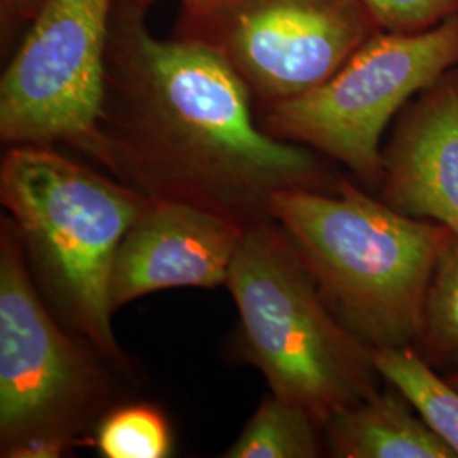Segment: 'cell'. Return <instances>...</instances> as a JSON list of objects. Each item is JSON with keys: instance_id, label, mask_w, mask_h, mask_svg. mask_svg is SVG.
Returning <instances> with one entry per match:
<instances>
[{"instance_id": "cell-1", "label": "cell", "mask_w": 458, "mask_h": 458, "mask_svg": "<svg viewBox=\"0 0 458 458\" xmlns=\"http://www.w3.org/2000/svg\"><path fill=\"white\" fill-rule=\"evenodd\" d=\"M243 79L213 47L149 31L147 9L117 2L100 130L117 181L250 228L284 191H335L342 179L311 148L265 131Z\"/></svg>"}, {"instance_id": "cell-2", "label": "cell", "mask_w": 458, "mask_h": 458, "mask_svg": "<svg viewBox=\"0 0 458 458\" xmlns=\"http://www.w3.org/2000/svg\"><path fill=\"white\" fill-rule=\"evenodd\" d=\"M270 216L327 308L361 344L372 350L412 346L450 229L399 213L344 177L327 192H278Z\"/></svg>"}, {"instance_id": "cell-3", "label": "cell", "mask_w": 458, "mask_h": 458, "mask_svg": "<svg viewBox=\"0 0 458 458\" xmlns=\"http://www.w3.org/2000/svg\"><path fill=\"white\" fill-rule=\"evenodd\" d=\"M11 214L51 310L106 360L128 369L113 329L111 276L149 197L51 147H11L0 165Z\"/></svg>"}, {"instance_id": "cell-4", "label": "cell", "mask_w": 458, "mask_h": 458, "mask_svg": "<svg viewBox=\"0 0 458 458\" xmlns=\"http://www.w3.org/2000/svg\"><path fill=\"white\" fill-rule=\"evenodd\" d=\"M226 287L240 312L242 355L270 393L302 408L321 429L386 384L372 348L327 308L276 219L246 228Z\"/></svg>"}, {"instance_id": "cell-5", "label": "cell", "mask_w": 458, "mask_h": 458, "mask_svg": "<svg viewBox=\"0 0 458 458\" xmlns=\"http://www.w3.org/2000/svg\"><path fill=\"white\" fill-rule=\"evenodd\" d=\"M13 219L0 242L2 457L56 458L77 442L111 395V380L87 342L51 316Z\"/></svg>"}, {"instance_id": "cell-6", "label": "cell", "mask_w": 458, "mask_h": 458, "mask_svg": "<svg viewBox=\"0 0 458 458\" xmlns=\"http://www.w3.org/2000/svg\"><path fill=\"white\" fill-rule=\"evenodd\" d=\"M455 68L458 14L425 31H378L327 82L263 107L259 121L276 138L311 148L367 187H378L387 126Z\"/></svg>"}, {"instance_id": "cell-7", "label": "cell", "mask_w": 458, "mask_h": 458, "mask_svg": "<svg viewBox=\"0 0 458 458\" xmlns=\"http://www.w3.org/2000/svg\"><path fill=\"white\" fill-rule=\"evenodd\" d=\"M117 0H47L0 81V140L66 145L106 165L100 130Z\"/></svg>"}, {"instance_id": "cell-8", "label": "cell", "mask_w": 458, "mask_h": 458, "mask_svg": "<svg viewBox=\"0 0 458 458\" xmlns=\"http://www.w3.org/2000/svg\"><path fill=\"white\" fill-rule=\"evenodd\" d=\"M378 31L363 0H229L174 36L217 49L263 109L327 82Z\"/></svg>"}, {"instance_id": "cell-9", "label": "cell", "mask_w": 458, "mask_h": 458, "mask_svg": "<svg viewBox=\"0 0 458 458\" xmlns=\"http://www.w3.org/2000/svg\"><path fill=\"white\" fill-rule=\"evenodd\" d=\"M245 231L209 209L149 199L115 253L111 276L114 311L164 289L226 285Z\"/></svg>"}, {"instance_id": "cell-10", "label": "cell", "mask_w": 458, "mask_h": 458, "mask_svg": "<svg viewBox=\"0 0 458 458\" xmlns=\"http://www.w3.org/2000/svg\"><path fill=\"white\" fill-rule=\"evenodd\" d=\"M377 189L395 211L458 234V68L395 117Z\"/></svg>"}, {"instance_id": "cell-11", "label": "cell", "mask_w": 458, "mask_h": 458, "mask_svg": "<svg viewBox=\"0 0 458 458\" xmlns=\"http://www.w3.org/2000/svg\"><path fill=\"white\" fill-rule=\"evenodd\" d=\"M323 438L335 458H457L408 395L389 382L335 414Z\"/></svg>"}, {"instance_id": "cell-12", "label": "cell", "mask_w": 458, "mask_h": 458, "mask_svg": "<svg viewBox=\"0 0 458 458\" xmlns=\"http://www.w3.org/2000/svg\"><path fill=\"white\" fill-rule=\"evenodd\" d=\"M378 374L408 395L443 442L458 458V391L428 365L412 346L372 350Z\"/></svg>"}, {"instance_id": "cell-13", "label": "cell", "mask_w": 458, "mask_h": 458, "mask_svg": "<svg viewBox=\"0 0 458 458\" xmlns=\"http://www.w3.org/2000/svg\"><path fill=\"white\" fill-rule=\"evenodd\" d=\"M323 429L311 416L267 394L236 442L225 452L226 458H316L323 455Z\"/></svg>"}, {"instance_id": "cell-14", "label": "cell", "mask_w": 458, "mask_h": 458, "mask_svg": "<svg viewBox=\"0 0 458 458\" xmlns=\"http://www.w3.org/2000/svg\"><path fill=\"white\" fill-rule=\"evenodd\" d=\"M412 348L443 376L458 370V234L455 233L435 265Z\"/></svg>"}, {"instance_id": "cell-15", "label": "cell", "mask_w": 458, "mask_h": 458, "mask_svg": "<svg viewBox=\"0 0 458 458\" xmlns=\"http://www.w3.org/2000/svg\"><path fill=\"white\" fill-rule=\"evenodd\" d=\"M96 445L106 458H166L174 452V437L162 411L128 404L100 420Z\"/></svg>"}, {"instance_id": "cell-16", "label": "cell", "mask_w": 458, "mask_h": 458, "mask_svg": "<svg viewBox=\"0 0 458 458\" xmlns=\"http://www.w3.org/2000/svg\"><path fill=\"white\" fill-rule=\"evenodd\" d=\"M380 31L416 33L458 14V0H363Z\"/></svg>"}, {"instance_id": "cell-17", "label": "cell", "mask_w": 458, "mask_h": 458, "mask_svg": "<svg viewBox=\"0 0 458 458\" xmlns=\"http://www.w3.org/2000/svg\"><path fill=\"white\" fill-rule=\"evenodd\" d=\"M117 2H128L132 5L148 9L151 4L158 0H117ZM177 2L181 4V16L199 17L217 11L219 7L226 5L229 0H177Z\"/></svg>"}, {"instance_id": "cell-18", "label": "cell", "mask_w": 458, "mask_h": 458, "mask_svg": "<svg viewBox=\"0 0 458 458\" xmlns=\"http://www.w3.org/2000/svg\"><path fill=\"white\" fill-rule=\"evenodd\" d=\"M47 0H4V4H7L9 11L14 13L16 16L22 19H30L33 21L34 16L39 13V9L43 7Z\"/></svg>"}, {"instance_id": "cell-19", "label": "cell", "mask_w": 458, "mask_h": 458, "mask_svg": "<svg viewBox=\"0 0 458 458\" xmlns=\"http://www.w3.org/2000/svg\"><path fill=\"white\" fill-rule=\"evenodd\" d=\"M446 380L455 387L458 391V370H455V372H450V374H446Z\"/></svg>"}]
</instances>
